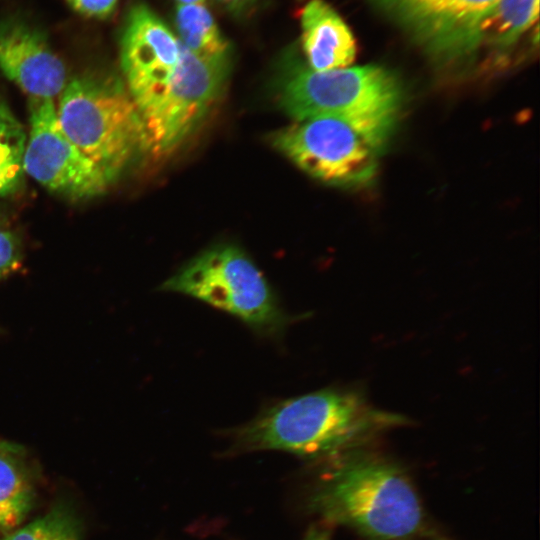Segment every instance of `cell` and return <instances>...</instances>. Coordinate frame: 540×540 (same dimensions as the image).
<instances>
[{
  "label": "cell",
  "mask_w": 540,
  "mask_h": 540,
  "mask_svg": "<svg viewBox=\"0 0 540 540\" xmlns=\"http://www.w3.org/2000/svg\"><path fill=\"white\" fill-rule=\"evenodd\" d=\"M0 70L34 98L53 99L68 82L66 66L46 34L15 16L0 18Z\"/></svg>",
  "instance_id": "8fae6325"
},
{
  "label": "cell",
  "mask_w": 540,
  "mask_h": 540,
  "mask_svg": "<svg viewBox=\"0 0 540 540\" xmlns=\"http://www.w3.org/2000/svg\"><path fill=\"white\" fill-rule=\"evenodd\" d=\"M271 141L300 169L330 185L365 186L377 173L381 150L335 117L296 121L275 132Z\"/></svg>",
  "instance_id": "8992f818"
},
{
  "label": "cell",
  "mask_w": 540,
  "mask_h": 540,
  "mask_svg": "<svg viewBox=\"0 0 540 540\" xmlns=\"http://www.w3.org/2000/svg\"><path fill=\"white\" fill-rule=\"evenodd\" d=\"M539 0H497L483 28L481 46L508 49L538 20Z\"/></svg>",
  "instance_id": "9a60e30c"
},
{
  "label": "cell",
  "mask_w": 540,
  "mask_h": 540,
  "mask_svg": "<svg viewBox=\"0 0 540 540\" xmlns=\"http://www.w3.org/2000/svg\"><path fill=\"white\" fill-rule=\"evenodd\" d=\"M404 420L373 408L356 392L322 389L267 406L235 431L233 447L335 457Z\"/></svg>",
  "instance_id": "6da1fadb"
},
{
  "label": "cell",
  "mask_w": 540,
  "mask_h": 540,
  "mask_svg": "<svg viewBox=\"0 0 540 540\" xmlns=\"http://www.w3.org/2000/svg\"><path fill=\"white\" fill-rule=\"evenodd\" d=\"M279 101L295 121L335 117L382 150L398 123L403 89L399 79L379 65L328 71L296 67L286 78Z\"/></svg>",
  "instance_id": "3957f363"
},
{
  "label": "cell",
  "mask_w": 540,
  "mask_h": 540,
  "mask_svg": "<svg viewBox=\"0 0 540 540\" xmlns=\"http://www.w3.org/2000/svg\"><path fill=\"white\" fill-rule=\"evenodd\" d=\"M303 540H330V536L327 531L314 528L307 533Z\"/></svg>",
  "instance_id": "44dd1931"
},
{
  "label": "cell",
  "mask_w": 540,
  "mask_h": 540,
  "mask_svg": "<svg viewBox=\"0 0 540 540\" xmlns=\"http://www.w3.org/2000/svg\"><path fill=\"white\" fill-rule=\"evenodd\" d=\"M57 117L66 136L113 182L144 151V129L125 84L85 74L68 80Z\"/></svg>",
  "instance_id": "277c9868"
},
{
  "label": "cell",
  "mask_w": 540,
  "mask_h": 540,
  "mask_svg": "<svg viewBox=\"0 0 540 540\" xmlns=\"http://www.w3.org/2000/svg\"><path fill=\"white\" fill-rule=\"evenodd\" d=\"M301 43L309 68L328 71L349 67L356 56L354 36L324 0H310L301 10Z\"/></svg>",
  "instance_id": "7c38bea8"
},
{
  "label": "cell",
  "mask_w": 540,
  "mask_h": 540,
  "mask_svg": "<svg viewBox=\"0 0 540 540\" xmlns=\"http://www.w3.org/2000/svg\"><path fill=\"white\" fill-rule=\"evenodd\" d=\"M226 10L233 14H240L249 8L255 0H216Z\"/></svg>",
  "instance_id": "ffe728a7"
},
{
  "label": "cell",
  "mask_w": 540,
  "mask_h": 540,
  "mask_svg": "<svg viewBox=\"0 0 540 540\" xmlns=\"http://www.w3.org/2000/svg\"><path fill=\"white\" fill-rule=\"evenodd\" d=\"M119 45L125 86L141 115L172 81L180 42L151 8L138 2L126 14Z\"/></svg>",
  "instance_id": "30bf717a"
},
{
  "label": "cell",
  "mask_w": 540,
  "mask_h": 540,
  "mask_svg": "<svg viewBox=\"0 0 540 540\" xmlns=\"http://www.w3.org/2000/svg\"><path fill=\"white\" fill-rule=\"evenodd\" d=\"M26 134L8 107L0 103V196L15 193L24 180Z\"/></svg>",
  "instance_id": "2e32d148"
},
{
  "label": "cell",
  "mask_w": 540,
  "mask_h": 540,
  "mask_svg": "<svg viewBox=\"0 0 540 540\" xmlns=\"http://www.w3.org/2000/svg\"><path fill=\"white\" fill-rule=\"evenodd\" d=\"M118 0H67L68 4L83 16L106 19L117 5Z\"/></svg>",
  "instance_id": "d6986e66"
},
{
  "label": "cell",
  "mask_w": 540,
  "mask_h": 540,
  "mask_svg": "<svg viewBox=\"0 0 540 540\" xmlns=\"http://www.w3.org/2000/svg\"><path fill=\"white\" fill-rule=\"evenodd\" d=\"M33 499L24 451L0 441V532L14 530L30 511Z\"/></svg>",
  "instance_id": "4fadbf2b"
},
{
  "label": "cell",
  "mask_w": 540,
  "mask_h": 540,
  "mask_svg": "<svg viewBox=\"0 0 540 540\" xmlns=\"http://www.w3.org/2000/svg\"><path fill=\"white\" fill-rule=\"evenodd\" d=\"M22 249L18 236L0 219V281L20 268Z\"/></svg>",
  "instance_id": "ac0fdd59"
},
{
  "label": "cell",
  "mask_w": 540,
  "mask_h": 540,
  "mask_svg": "<svg viewBox=\"0 0 540 540\" xmlns=\"http://www.w3.org/2000/svg\"><path fill=\"white\" fill-rule=\"evenodd\" d=\"M179 41L204 58L230 57V45L203 4H177L174 15Z\"/></svg>",
  "instance_id": "5bb4252c"
},
{
  "label": "cell",
  "mask_w": 540,
  "mask_h": 540,
  "mask_svg": "<svg viewBox=\"0 0 540 540\" xmlns=\"http://www.w3.org/2000/svg\"><path fill=\"white\" fill-rule=\"evenodd\" d=\"M3 540H81V531L73 514L57 507L13 530Z\"/></svg>",
  "instance_id": "e0dca14e"
},
{
  "label": "cell",
  "mask_w": 540,
  "mask_h": 540,
  "mask_svg": "<svg viewBox=\"0 0 540 540\" xmlns=\"http://www.w3.org/2000/svg\"><path fill=\"white\" fill-rule=\"evenodd\" d=\"M332 458L309 495L312 511L370 540H412L422 534L424 510L401 467L355 450Z\"/></svg>",
  "instance_id": "7a4b0ae2"
},
{
  "label": "cell",
  "mask_w": 540,
  "mask_h": 540,
  "mask_svg": "<svg viewBox=\"0 0 540 540\" xmlns=\"http://www.w3.org/2000/svg\"><path fill=\"white\" fill-rule=\"evenodd\" d=\"M497 0H373L441 63L473 56L481 47L482 28Z\"/></svg>",
  "instance_id": "9c48e42d"
},
{
  "label": "cell",
  "mask_w": 540,
  "mask_h": 540,
  "mask_svg": "<svg viewBox=\"0 0 540 540\" xmlns=\"http://www.w3.org/2000/svg\"><path fill=\"white\" fill-rule=\"evenodd\" d=\"M229 69L230 57H200L180 42V59L172 81L140 115L144 151L163 156L176 149L219 98Z\"/></svg>",
  "instance_id": "52a82bcc"
},
{
  "label": "cell",
  "mask_w": 540,
  "mask_h": 540,
  "mask_svg": "<svg viewBox=\"0 0 540 540\" xmlns=\"http://www.w3.org/2000/svg\"><path fill=\"white\" fill-rule=\"evenodd\" d=\"M177 4H203L205 0H176Z\"/></svg>",
  "instance_id": "7402d4cb"
},
{
  "label": "cell",
  "mask_w": 540,
  "mask_h": 540,
  "mask_svg": "<svg viewBox=\"0 0 540 540\" xmlns=\"http://www.w3.org/2000/svg\"><path fill=\"white\" fill-rule=\"evenodd\" d=\"M159 290L201 301L265 337H277L292 321L262 271L232 244L215 245L196 255Z\"/></svg>",
  "instance_id": "5b68a950"
},
{
  "label": "cell",
  "mask_w": 540,
  "mask_h": 540,
  "mask_svg": "<svg viewBox=\"0 0 540 540\" xmlns=\"http://www.w3.org/2000/svg\"><path fill=\"white\" fill-rule=\"evenodd\" d=\"M23 170L52 193L71 200L102 195L112 181L66 136L53 99L29 97Z\"/></svg>",
  "instance_id": "ba28073f"
}]
</instances>
